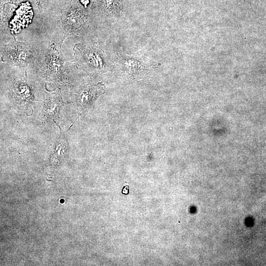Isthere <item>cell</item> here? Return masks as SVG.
I'll return each mask as SVG.
<instances>
[{
    "mask_svg": "<svg viewBox=\"0 0 266 266\" xmlns=\"http://www.w3.org/2000/svg\"><path fill=\"white\" fill-rule=\"evenodd\" d=\"M74 51L76 59L82 68L92 71H101L105 68L104 55L96 46L76 45Z\"/></svg>",
    "mask_w": 266,
    "mask_h": 266,
    "instance_id": "obj_1",
    "label": "cell"
},
{
    "mask_svg": "<svg viewBox=\"0 0 266 266\" xmlns=\"http://www.w3.org/2000/svg\"><path fill=\"white\" fill-rule=\"evenodd\" d=\"M2 55L5 61L20 66L26 65L32 57L30 47L19 42L6 45L3 49Z\"/></svg>",
    "mask_w": 266,
    "mask_h": 266,
    "instance_id": "obj_2",
    "label": "cell"
},
{
    "mask_svg": "<svg viewBox=\"0 0 266 266\" xmlns=\"http://www.w3.org/2000/svg\"><path fill=\"white\" fill-rule=\"evenodd\" d=\"M104 89L100 84L87 85L82 87L76 95V102L80 110H84L100 95Z\"/></svg>",
    "mask_w": 266,
    "mask_h": 266,
    "instance_id": "obj_3",
    "label": "cell"
},
{
    "mask_svg": "<svg viewBox=\"0 0 266 266\" xmlns=\"http://www.w3.org/2000/svg\"><path fill=\"white\" fill-rule=\"evenodd\" d=\"M45 72L50 77L57 79L62 74L63 62L62 55L57 49L52 48L48 53Z\"/></svg>",
    "mask_w": 266,
    "mask_h": 266,
    "instance_id": "obj_4",
    "label": "cell"
},
{
    "mask_svg": "<svg viewBox=\"0 0 266 266\" xmlns=\"http://www.w3.org/2000/svg\"><path fill=\"white\" fill-rule=\"evenodd\" d=\"M83 16L81 7L75 4L70 5L66 9L64 14V24L68 29H76L83 21Z\"/></svg>",
    "mask_w": 266,
    "mask_h": 266,
    "instance_id": "obj_5",
    "label": "cell"
},
{
    "mask_svg": "<svg viewBox=\"0 0 266 266\" xmlns=\"http://www.w3.org/2000/svg\"><path fill=\"white\" fill-rule=\"evenodd\" d=\"M13 96L17 103L19 106L30 105L33 100V96L32 90L26 83H17L13 90Z\"/></svg>",
    "mask_w": 266,
    "mask_h": 266,
    "instance_id": "obj_6",
    "label": "cell"
},
{
    "mask_svg": "<svg viewBox=\"0 0 266 266\" xmlns=\"http://www.w3.org/2000/svg\"><path fill=\"white\" fill-rule=\"evenodd\" d=\"M100 1L104 8L109 12L118 14L122 10V0H100Z\"/></svg>",
    "mask_w": 266,
    "mask_h": 266,
    "instance_id": "obj_7",
    "label": "cell"
},
{
    "mask_svg": "<svg viewBox=\"0 0 266 266\" xmlns=\"http://www.w3.org/2000/svg\"><path fill=\"white\" fill-rule=\"evenodd\" d=\"M61 104V99L57 96L52 98L46 103L45 113L48 117H53L58 112Z\"/></svg>",
    "mask_w": 266,
    "mask_h": 266,
    "instance_id": "obj_8",
    "label": "cell"
},
{
    "mask_svg": "<svg viewBox=\"0 0 266 266\" xmlns=\"http://www.w3.org/2000/svg\"><path fill=\"white\" fill-rule=\"evenodd\" d=\"M128 191H129L128 186H126L124 188V189H123V190L122 191V193L127 194L128 193Z\"/></svg>",
    "mask_w": 266,
    "mask_h": 266,
    "instance_id": "obj_9",
    "label": "cell"
}]
</instances>
